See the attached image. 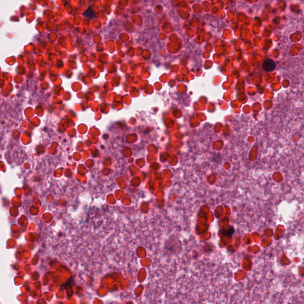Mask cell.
<instances>
[{
    "label": "cell",
    "mask_w": 304,
    "mask_h": 304,
    "mask_svg": "<svg viewBox=\"0 0 304 304\" xmlns=\"http://www.w3.org/2000/svg\"><path fill=\"white\" fill-rule=\"evenodd\" d=\"M263 68L267 72H272L276 68L275 62L271 59H267L264 61L263 64Z\"/></svg>",
    "instance_id": "obj_1"
},
{
    "label": "cell",
    "mask_w": 304,
    "mask_h": 304,
    "mask_svg": "<svg viewBox=\"0 0 304 304\" xmlns=\"http://www.w3.org/2000/svg\"><path fill=\"white\" fill-rule=\"evenodd\" d=\"M85 16L87 18H89V19H92L93 17H94V14L92 12V10L90 9H89L85 12Z\"/></svg>",
    "instance_id": "obj_2"
}]
</instances>
